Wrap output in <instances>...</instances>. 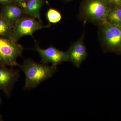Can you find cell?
I'll return each instance as SVG.
<instances>
[{
    "label": "cell",
    "mask_w": 121,
    "mask_h": 121,
    "mask_svg": "<svg viewBox=\"0 0 121 121\" xmlns=\"http://www.w3.org/2000/svg\"><path fill=\"white\" fill-rule=\"evenodd\" d=\"M24 73L25 82L24 89H34L41 82L52 77L57 71L56 66H48L35 62L31 59L25 60L18 65Z\"/></svg>",
    "instance_id": "obj_1"
},
{
    "label": "cell",
    "mask_w": 121,
    "mask_h": 121,
    "mask_svg": "<svg viewBox=\"0 0 121 121\" xmlns=\"http://www.w3.org/2000/svg\"><path fill=\"white\" fill-rule=\"evenodd\" d=\"M112 6L109 0H83L80 15L84 19L101 26L107 23Z\"/></svg>",
    "instance_id": "obj_2"
},
{
    "label": "cell",
    "mask_w": 121,
    "mask_h": 121,
    "mask_svg": "<svg viewBox=\"0 0 121 121\" xmlns=\"http://www.w3.org/2000/svg\"><path fill=\"white\" fill-rule=\"evenodd\" d=\"M100 26V37L105 52L121 54V26L106 23Z\"/></svg>",
    "instance_id": "obj_3"
},
{
    "label": "cell",
    "mask_w": 121,
    "mask_h": 121,
    "mask_svg": "<svg viewBox=\"0 0 121 121\" xmlns=\"http://www.w3.org/2000/svg\"><path fill=\"white\" fill-rule=\"evenodd\" d=\"M23 50L22 45L17 42L0 36V67L18 66L17 59Z\"/></svg>",
    "instance_id": "obj_4"
},
{
    "label": "cell",
    "mask_w": 121,
    "mask_h": 121,
    "mask_svg": "<svg viewBox=\"0 0 121 121\" xmlns=\"http://www.w3.org/2000/svg\"><path fill=\"white\" fill-rule=\"evenodd\" d=\"M43 26L42 23L34 17L26 15L20 19L13 26L11 39L16 42L21 37L26 35L33 37V35L37 30L48 27Z\"/></svg>",
    "instance_id": "obj_5"
},
{
    "label": "cell",
    "mask_w": 121,
    "mask_h": 121,
    "mask_svg": "<svg viewBox=\"0 0 121 121\" xmlns=\"http://www.w3.org/2000/svg\"><path fill=\"white\" fill-rule=\"evenodd\" d=\"M41 58V62L43 64L51 63L52 65L57 66L63 62L68 61L66 52L60 51L53 46L46 49H42L37 43L34 48Z\"/></svg>",
    "instance_id": "obj_6"
},
{
    "label": "cell",
    "mask_w": 121,
    "mask_h": 121,
    "mask_svg": "<svg viewBox=\"0 0 121 121\" xmlns=\"http://www.w3.org/2000/svg\"><path fill=\"white\" fill-rule=\"evenodd\" d=\"M19 77L18 70L7 67H0V91L7 96H10Z\"/></svg>",
    "instance_id": "obj_7"
},
{
    "label": "cell",
    "mask_w": 121,
    "mask_h": 121,
    "mask_svg": "<svg viewBox=\"0 0 121 121\" xmlns=\"http://www.w3.org/2000/svg\"><path fill=\"white\" fill-rule=\"evenodd\" d=\"M68 61L78 68L86 59L87 52L83 39L81 38L72 44L66 52Z\"/></svg>",
    "instance_id": "obj_8"
},
{
    "label": "cell",
    "mask_w": 121,
    "mask_h": 121,
    "mask_svg": "<svg viewBox=\"0 0 121 121\" xmlns=\"http://www.w3.org/2000/svg\"><path fill=\"white\" fill-rule=\"evenodd\" d=\"M26 15L23 7L14 2L2 5L0 17L12 25Z\"/></svg>",
    "instance_id": "obj_9"
},
{
    "label": "cell",
    "mask_w": 121,
    "mask_h": 121,
    "mask_svg": "<svg viewBox=\"0 0 121 121\" xmlns=\"http://www.w3.org/2000/svg\"><path fill=\"white\" fill-rule=\"evenodd\" d=\"M44 3L43 0H28L23 8L26 15L34 17L42 23L40 11Z\"/></svg>",
    "instance_id": "obj_10"
},
{
    "label": "cell",
    "mask_w": 121,
    "mask_h": 121,
    "mask_svg": "<svg viewBox=\"0 0 121 121\" xmlns=\"http://www.w3.org/2000/svg\"><path fill=\"white\" fill-rule=\"evenodd\" d=\"M107 23L121 26V5H112L108 14Z\"/></svg>",
    "instance_id": "obj_11"
},
{
    "label": "cell",
    "mask_w": 121,
    "mask_h": 121,
    "mask_svg": "<svg viewBox=\"0 0 121 121\" xmlns=\"http://www.w3.org/2000/svg\"><path fill=\"white\" fill-rule=\"evenodd\" d=\"M13 26L0 17V36L11 39Z\"/></svg>",
    "instance_id": "obj_12"
},
{
    "label": "cell",
    "mask_w": 121,
    "mask_h": 121,
    "mask_svg": "<svg viewBox=\"0 0 121 121\" xmlns=\"http://www.w3.org/2000/svg\"><path fill=\"white\" fill-rule=\"evenodd\" d=\"M46 16L48 21L51 24L58 23L60 22L62 18L60 13L54 9H49L46 13Z\"/></svg>",
    "instance_id": "obj_13"
},
{
    "label": "cell",
    "mask_w": 121,
    "mask_h": 121,
    "mask_svg": "<svg viewBox=\"0 0 121 121\" xmlns=\"http://www.w3.org/2000/svg\"><path fill=\"white\" fill-rule=\"evenodd\" d=\"M27 1L28 0H13V2L19 5L22 7H23Z\"/></svg>",
    "instance_id": "obj_14"
},
{
    "label": "cell",
    "mask_w": 121,
    "mask_h": 121,
    "mask_svg": "<svg viewBox=\"0 0 121 121\" xmlns=\"http://www.w3.org/2000/svg\"><path fill=\"white\" fill-rule=\"evenodd\" d=\"M112 5H121V0H109Z\"/></svg>",
    "instance_id": "obj_15"
},
{
    "label": "cell",
    "mask_w": 121,
    "mask_h": 121,
    "mask_svg": "<svg viewBox=\"0 0 121 121\" xmlns=\"http://www.w3.org/2000/svg\"><path fill=\"white\" fill-rule=\"evenodd\" d=\"M13 2V0H0V5H4Z\"/></svg>",
    "instance_id": "obj_16"
},
{
    "label": "cell",
    "mask_w": 121,
    "mask_h": 121,
    "mask_svg": "<svg viewBox=\"0 0 121 121\" xmlns=\"http://www.w3.org/2000/svg\"><path fill=\"white\" fill-rule=\"evenodd\" d=\"M3 121L2 116L0 114V121Z\"/></svg>",
    "instance_id": "obj_17"
},
{
    "label": "cell",
    "mask_w": 121,
    "mask_h": 121,
    "mask_svg": "<svg viewBox=\"0 0 121 121\" xmlns=\"http://www.w3.org/2000/svg\"><path fill=\"white\" fill-rule=\"evenodd\" d=\"M64 1L66 2H69V1H72L74 0H63Z\"/></svg>",
    "instance_id": "obj_18"
},
{
    "label": "cell",
    "mask_w": 121,
    "mask_h": 121,
    "mask_svg": "<svg viewBox=\"0 0 121 121\" xmlns=\"http://www.w3.org/2000/svg\"><path fill=\"white\" fill-rule=\"evenodd\" d=\"M1 103V98L0 97V105Z\"/></svg>",
    "instance_id": "obj_19"
}]
</instances>
